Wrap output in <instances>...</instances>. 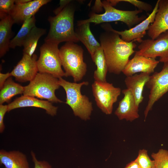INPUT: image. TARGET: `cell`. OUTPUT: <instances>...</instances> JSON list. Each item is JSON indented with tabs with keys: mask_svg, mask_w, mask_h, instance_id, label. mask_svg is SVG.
<instances>
[{
	"mask_svg": "<svg viewBox=\"0 0 168 168\" xmlns=\"http://www.w3.org/2000/svg\"><path fill=\"white\" fill-rule=\"evenodd\" d=\"M0 163L5 168H30L26 155L16 150H0Z\"/></svg>",
	"mask_w": 168,
	"mask_h": 168,
	"instance_id": "d6986e66",
	"label": "cell"
},
{
	"mask_svg": "<svg viewBox=\"0 0 168 168\" xmlns=\"http://www.w3.org/2000/svg\"><path fill=\"white\" fill-rule=\"evenodd\" d=\"M60 86L58 78L49 73L39 72L28 85L24 87L23 94L46 99L51 103H62L55 93Z\"/></svg>",
	"mask_w": 168,
	"mask_h": 168,
	"instance_id": "8992f818",
	"label": "cell"
},
{
	"mask_svg": "<svg viewBox=\"0 0 168 168\" xmlns=\"http://www.w3.org/2000/svg\"><path fill=\"white\" fill-rule=\"evenodd\" d=\"M135 160L140 168H154V161L151 159L146 149H140Z\"/></svg>",
	"mask_w": 168,
	"mask_h": 168,
	"instance_id": "4316f807",
	"label": "cell"
},
{
	"mask_svg": "<svg viewBox=\"0 0 168 168\" xmlns=\"http://www.w3.org/2000/svg\"><path fill=\"white\" fill-rule=\"evenodd\" d=\"M92 88L97 106L105 114H111L113 105L121 94V89L107 82L96 81L92 84Z\"/></svg>",
	"mask_w": 168,
	"mask_h": 168,
	"instance_id": "ba28073f",
	"label": "cell"
},
{
	"mask_svg": "<svg viewBox=\"0 0 168 168\" xmlns=\"http://www.w3.org/2000/svg\"><path fill=\"white\" fill-rule=\"evenodd\" d=\"M14 0H0V18L10 15L15 5Z\"/></svg>",
	"mask_w": 168,
	"mask_h": 168,
	"instance_id": "f1b7e54d",
	"label": "cell"
},
{
	"mask_svg": "<svg viewBox=\"0 0 168 168\" xmlns=\"http://www.w3.org/2000/svg\"><path fill=\"white\" fill-rule=\"evenodd\" d=\"M50 0H34L23 4H15L10 15L14 23L21 24L34 16L43 6Z\"/></svg>",
	"mask_w": 168,
	"mask_h": 168,
	"instance_id": "9a60e30c",
	"label": "cell"
},
{
	"mask_svg": "<svg viewBox=\"0 0 168 168\" xmlns=\"http://www.w3.org/2000/svg\"><path fill=\"white\" fill-rule=\"evenodd\" d=\"M8 112V105H0V133L4 130L5 126L4 123V118L6 113Z\"/></svg>",
	"mask_w": 168,
	"mask_h": 168,
	"instance_id": "4dcf8cb0",
	"label": "cell"
},
{
	"mask_svg": "<svg viewBox=\"0 0 168 168\" xmlns=\"http://www.w3.org/2000/svg\"><path fill=\"white\" fill-rule=\"evenodd\" d=\"M37 59L35 54L32 56L23 54L21 59L10 72L11 76L19 82L31 81L38 73Z\"/></svg>",
	"mask_w": 168,
	"mask_h": 168,
	"instance_id": "7c38bea8",
	"label": "cell"
},
{
	"mask_svg": "<svg viewBox=\"0 0 168 168\" xmlns=\"http://www.w3.org/2000/svg\"><path fill=\"white\" fill-rule=\"evenodd\" d=\"M24 86L15 82L11 77L8 78L0 89V105L8 102L14 96L23 94Z\"/></svg>",
	"mask_w": 168,
	"mask_h": 168,
	"instance_id": "603a6c76",
	"label": "cell"
},
{
	"mask_svg": "<svg viewBox=\"0 0 168 168\" xmlns=\"http://www.w3.org/2000/svg\"><path fill=\"white\" fill-rule=\"evenodd\" d=\"M159 62L154 58L135 54L133 57L129 60L122 72L126 77L132 76L138 72L150 74L154 72Z\"/></svg>",
	"mask_w": 168,
	"mask_h": 168,
	"instance_id": "5bb4252c",
	"label": "cell"
},
{
	"mask_svg": "<svg viewBox=\"0 0 168 168\" xmlns=\"http://www.w3.org/2000/svg\"><path fill=\"white\" fill-rule=\"evenodd\" d=\"M105 31L100 36V44L103 49L107 63L108 71L116 74H120L135 51L136 44L134 41L127 42L123 40L117 33L114 31L111 26L102 24Z\"/></svg>",
	"mask_w": 168,
	"mask_h": 168,
	"instance_id": "6da1fadb",
	"label": "cell"
},
{
	"mask_svg": "<svg viewBox=\"0 0 168 168\" xmlns=\"http://www.w3.org/2000/svg\"><path fill=\"white\" fill-rule=\"evenodd\" d=\"M36 19L34 16L26 21L15 36L11 40L10 48H15L23 46L24 42L32 29L35 26Z\"/></svg>",
	"mask_w": 168,
	"mask_h": 168,
	"instance_id": "cb8c5ba5",
	"label": "cell"
},
{
	"mask_svg": "<svg viewBox=\"0 0 168 168\" xmlns=\"http://www.w3.org/2000/svg\"><path fill=\"white\" fill-rule=\"evenodd\" d=\"M102 8L103 7L102 2L100 0H96L92 9L93 12L95 11L96 12H101L103 10Z\"/></svg>",
	"mask_w": 168,
	"mask_h": 168,
	"instance_id": "836d02e7",
	"label": "cell"
},
{
	"mask_svg": "<svg viewBox=\"0 0 168 168\" xmlns=\"http://www.w3.org/2000/svg\"><path fill=\"white\" fill-rule=\"evenodd\" d=\"M103 7L105 12L97 14L92 12L89 14V18L87 19L79 21L77 25L87 23L96 24L113 21H119L124 23L129 29L138 24L146 18L145 16H139L138 14L142 11L139 10L125 11L118 9L112 6L109 0L102 2Z\"/></svg>",
	"mask_w": 168,
	"mask_h": 168,
	"instance_id": "3957f363",
	"label": "cell"
},
{
	"mask_svg": "<svg viewBox=\"0 0 168 168\" xmlns=\"http://www.w3.org/2000/svg\"><path fill=\"white\" fill-rule=\"evenodd\" d=\"M159 0L156 2L152 12L148 16L141 22L128 30L118 31L112 28L113 30L121 36V38L127 42L137 41L140 43L142 38L146 34L150 24L152 23L157 12Z\"/></svg>",
	"mask_w": 168,
	"mask_h": 168,
	"instance_id": "8fae6325",
	"label": "cell"
},
{
	"mask_svg": "<svg viewBox=\"0 0 168 168\" xmlns=\"http://www.w3.org/2000/svg\"><path fill=\"white\" fill-rule=\"evenodd\" d=\"M135 54L155 58L159 57V62H168V30L156 38L143 40Z\"/></svg>",
	"mask_w": 168,
	"mask_h": 168,
	"instance_id": "30bf717a",
	"label": "cell"
},
{
	"mask_svg": "<svg viewBox=\"0 0 168 168\" xmlns=\"http://www.w3.org/2000/svg\"><path fill=\"white\" fill-rule=\"evenodd\" d=\"M110 4L114 6L120 2H128L136 7L138 10L148 12L152 11L153 7L150 4L142 1L137 0H109Z\"/></svg>",
	"mask_w": 168,
	"mask_h": 168,
	"instance_id": "83f0119b",
	"label": "cell"
},
{
	"mask_svg": "<svg viewBox=\"0 0 168 168\" xmlns=\"http://www.w3.org/2000/svg\"><path fill=\"white\" fill-rule=\"evenodd\" d=\"M31 155L34 163V168H53L51 165L47 161L38 160L33 152H31Z\"/></svg>",
	"mask_w": 168,
	"mask_h": 168,
	"instance_id": "f546056e",
	"label": "cell"
},
{
	"mask_svg": "<svg viewBox=\"0 0 168 168\" xmlns=\"http://www.w3.org/2000/svg\"><path fill=\"white\" fill-rule=\"evenodd\" d=\"M59 51L65 77H72L75 82L81 80L87 71L82 47L73 42H67L60 48Z\"/></svg>",
	"mask_w": 168,
	"mask_h": 168,
	"instance_id": "5b68a950",
	"label": "cell"
},
{
	"mask_svg": "<svg viewBox=\"0 0 168 168\" xmlns=\"http://www.w3.org/2000/svg\"><path fill=\"white\" fill-rule=\"evenodd\" d=\"M45 29L35 26L31 30L23 44V54L32 56L40 37L45 34Z\"/></svg>",
	"mask_w": 168,
	"mask_h": 168,
	"instance_id": "d4e9b609",
	"label": "cell"
},
{
	"mask_svg": "<svg viewBox=\"0 0 168 168\" xmlns=\"http://www.w3.org/2000/svg\"><path fill=\"white\" fill-rule=\"evenodd\" d=\"M146 86L150 90L149 100L144 111V121L155 103L168 91V62L164 63L162 70L150 76Z\"/></svg>",
	"mask_w": 168,
	"mask_h": 168,
	"instance_id": "9c48e42d",
	"label": "cell"
},
{
	"mask_svg": "<svg viewBox=\"0 0 168 168\" xmlns=\"http://www.w3.org/2000/svg\"><path fill=\"white\" fill-rule=\"evenodd\" d=\"M71 1V0H60L59 7L55 9L54 11V12L56 15H57L69 4Z\"/></svg>",
	"mask_w": 168,
	"mask_h": 168,
	"instance_id": "1f68e13d",
	"label": "cell"
},
{
	"mask_svg": "<svg viewBox=\"0 0 168 168\" xmlns=\"http://www.w3.org/2000/svg\"><path fill=\"white\" fill-rule=\"evenodd\" d=\"M58 44L45 42L40 47V56L37 60L38 72L50 74L58 78L65 77L62 68Z\"/></svg>",
	"mask_w": 168,
	"mask_h": 168,
	"instance_id": "52a82bcc",
	"label": "cell"
},
{
	"mask_svg": "<svg viewBox=\"0 0 168 168\" xmlns=\"http://www.w3.org/2000/svg\"><path fill=\"white\" fill-rule=\"evenodd\" d=\"M33 107L44 110L47 114L52 116L55 115L58 107L53 105L48 101L43 100L34 97L22 96L8 105V112L18 108Z\"/></svg>",
	"mask_w": 168,
	"mask_h": 168,
	"instance_id": "e0dca14e",
	"label": "cell"
},
{
	"mask_svg": "<svg viewBox=\"0 0 168 168\" xmlns=\"http://www.w3.org/2000/svg\"><path fill=\"white\" fill-rule=\"evenodd\" d=\"M58 82L66 93L65 103L72 109L74 115L84 120L90 119L93 110L92 103L86 96L82 94L81 91L82 87L88 85L89 82H71L62 77L58 78Z\"/></svg>",
	"mask_w": 168,
	"mask_h": 168,
	"instance_id": "277c9868",
	"label": "cell"
},
{
	"mask_svg": "<svg viewBox=\"0 0 168 168\" xmlns=\"http://www.w3.org/2000/svg\"><path fill=\"white\" fill-rule=\"evenodd\" d=\"M150 75L147 73H141L139 74H135L131 76L126 77L124 80L127 89L131 90L136 105L138 107L143 99V90L149 79Z\"/></svg>",
	"mask_w": 168,
	"mask_h": 168,
	"instance_id": "ac0fdd59",
	"label": "cell"
},
{
	"mask_svg": "<svg viewBox=\"0 0 168 168\" xmlns=\"http://www.w3.org/2000/svg\"><path fill=\"white\" fill-rule=\"evenodd\" d=\"M96 66V69L94 73L95 81L106 82V77L108 71V67L102 48L101 47L91 58Z\"/></svg>",
	"mask_w": 168,
	"mask_h": 168,
	"instance_id": "7402d4cb",
	"label": "cell"
},
{
	"mask_svg": "<svg viewBox=\"0 0 168 168\" xmlns=\"http://www.w3.org/2000/svg\"><path fill=\"white\" fill-rule=\"evenodd\" d=\"M14 22L10 15L1 19L0 21V56H4L9 49L12 36V27Z\"/></svg>",
	"mask_w": 168,
	"mask_h": 168,
	"instance_id": "44dd1931",
	"label": "cell"
},
{
	"mask_svg": "<svg viewBox=\"0 0 168 168\" xmlns=\"http://www.w3.org/2000/svg\"><path fill=\"white\" fill-rule=\"evenodd\" d=\"M151 156L154 162V168H168V151L161 148Z\"/></svg>",
	"mask_w": 168,
	"mask_h": 168,
	"instance_id": "484cf974",
	"label": "cell"
},
{
	"mask_svg": "<svg viewBox=\"0 0 168 168\" xmlns=\"http://www.w3.org/2000/svg\"><path fill=\"white\" fill-rule=\"evenodd\" d=\"M11 76L10 72H7L6 73H0V88L2 87L5 82L7 79Z\"/></svg>",
	"mask_w": 168,
	"mask_h": 168,
	"instance_id": "d6a6232c",
	"label": "cell"
},
{
	"mask_svg": "<svg viewBox=\"0 0 168 168\" xmlns=\"http://www.w3.org/2000/svg\"><path fill=\"white\" fill-rule=\"evenodd\" d=\"M90 25V23H87L77 25L75 32L79 41L85 46L92 58L101 46L91 33Z\"/></svg>",
	"mask_w": 168,
	"mask_h": 168,
	"instance_id": "ffe728a7",
	"label": "cell"
},
{
	"mask_svg": "<svg viewBox=\"0 0 168 168\" xmlns=\"http://www.w3.org/2000/svg\"><path fill=\"white\" fill-rule=\"evenodd\" d=\"M123 98L119 102L114 114L119 119H125L132 122L139 117V107L136 105L135 99L131 90L128 89L123 90Z\"/></svg>",
	"mask_w": 168,
	"mask_h": 168,
	"instance_id": "4fadbf2b",
	"label": "cell"
},
{
	"mask_svg": "<svg viewBox=\"0 0 168 168\" xmlns=\"http://www.w3.org/2000/svg\"><path fill=\"white\" fill-rule=\"evenodd\" d=\"M168 30V0H159L158 7L153 22L147 30L152 39L156 38L162 33Z\"/></svg>",
	"mask_w": 168,
	"mask_h": 168,
	"instance_id": "2e32d148",
	"label": "cell"
},
{
	"mask_svg": "<svg viewBox=\"0 0 168 168\" xmlns=\"http://www.w3.org/2000/svg\"><path fill=\"white\" fill-rule=\"evenodd\" d=\"M31 0H14L15 4H23L27 3Z\"/></svg>",
	"mask_w": 168,
	"mask_h": 168,
	"instance_id": "d590c367",
	"label": "cell"
},
{
	"mask_svg": "<svg viewBox=\"0 0 168 168\" xmlns=\"http://www.w3.org/2000/svg\"><path fill=\"white\" fill-rule=\"evenodd\" d=\"M124 168H140L136 160L128 163Z\"/></svg>",
	"mask_w": 168,
	"mask_h": 168,
	"instance_id": "e575fe53",
	"label": "cell"
},
{
	"mask_svg": "<svg viewBox=\"0 0 168 168\" xmlns=\"http://www.w3.org/2000/svg\"><path fill=\"white\" fill-rule=\"evenodd\" d=\"M75 8L70 3L55 16L49 17L50 27L45 42L58 44L66 42L79 41L74 29Z\"/></svg>",
	"mask_w": 168,
	"mask_h": 168,
	"instance_id": "7a4b0ae2",
	"label": "cell"
}]
</instances>
